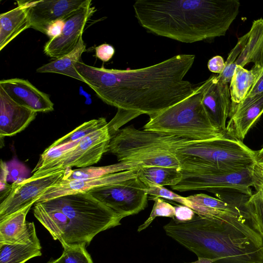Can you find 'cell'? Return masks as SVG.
Masks as SVG:
<instances>
[{
    "mask_svg": "<svg viewBox=\"0 0 263 263\" xmlns=\"http://www.w3.org/2000/svg\"><path fill=\"white\" fill-rule=\"evenodd\" d=\"M251 168L236 171L206 166L184 167L180 168L181 181L171 187L179 192L204 190L215 194L230 190L250 197L254 185Z\"/></svg>",
    "mask_w": 263,
    "mask_h": 263,
    "instance_id": "cell-8",
    "label": "cell"
},
{
    "mask_svg": "<svg viewBox=\"0 0 263 263\" xmlns=\"http://www.w3.org/2000/svg\"><path fill=\"white\" fill-rule=\"evenodd\" d=\"M138 169L137 168L100 177L85 179L69 180L62 178L47 189L36 202L45 201L60 196L80 192H87L93 189L111 185L135 178L137 177Z\"/></svg>",
    "mask_w": 263,
    "mask_h": 263,
    "instance_id": "cell-15",
    "label": "cell"
},
{
    "mask_svg": "<svg viewBox=\"0 0 263 263\" xmlns=\"http://www.w3.org/2000/svg\"><path fill=\"white\" fill-rule=\"evenodd\" d=\"M33 214L64 249L88 245L99 233L120 225L122 219L88 192L35 202Z\"/></svg>",
    "mask_w": 263,
    "mask_h": 263,
    "instance_id": "cell-4",
    "label": "cell"
},
{
    "mask_svg": "<svg viewBox=\"0 0 263 263\" xmlns=\"http://www.w3.org/2000/svg\"><path fill=\"white\" fill-rule=\"evenodd\" d=\"M32 205L0 220V244L28 243L39 240L34 223L26 220Z\"/></svg>",
    "mask_w": 263,
    "mask_h": 263,
    "instance_id": "cell-20",
    "label": "cell"
},
{
    "mask_svg": "<svg viewBox=\"0 0 263 263\" xmlns=\"http://www.w3.org/2000/svg\"><path fill=\"white\" fill-rule=\"evenodd\" d=\"M95 11V8L91 6L90 1L66 19L61 33L45 44L44 53L55 60L71 52L77 46L86 24Z\"/></svg>",
    "mask_w": 263,
    "mask_h": 263,
    "instance_id": "cell-13",
    "label": "cell"
},
{
    "mask_svg": "<svg viewBox=\"0 0 263 263\" xmlns=\"http://www.w3.org/2000/svg\"><path fill=\"white\" fill-rule=\"evenodd\" d=\"M255 163L263 168V147L255 151Z\"/></svg>",
    "mask_w": 263,
    "mask_h": 263,
    "instance_id": "cell-41",
    "label": "cell"
},
{
    "mask_svg": "<svg viewBox=\"0 0 263 263\" xmlns=\"http://www.w3.org/2000/svg\"><path fill=\"white\" fill-rule=\"evenodd\" d=\"M107 125L73 142L46 148L28 178H39L67 167L84 168L97 163L108 151L111 137Z\"/></svg>",
    "mask_w": 263,
    "mask_h": 263,
    "instance_id": "cell-7",
    "label": "cell"
},
{
    "mask_svg": "<svg viewBox=\"0 0 263 263\" xmlns=\"http://www.w3.org/2000/svg\"><path fill=\"white\" fill-rule=\"evenodd\" d=\"M175 219L178 221L184 222L191 220L195 213L191 208L184 205L176 204Z\"/></svg>",
    "mask_w": 263,
    "mask_h": 263,
    "instance_id": "cell-37",
    "label": "cell"
},
{
    "mask_svg": "<svg viewBox=\"0 0 263 263\" xmlns=\"http://www.w3.org/2000/svg\"><path fill=\"white\" fill-rule=\"evenodd\" d=\"M108 122L105 118L101 117L84 122L64 136L55 141L47 149L73 142L105 127Z\"/></svg>",
    "mask_w": 263,
    "mask_h": 263,
    "instance_id": "cell-29",
    "label": "cell"
},
{
    "mask_svg": "<svg viewBox=\"0 0 263 263\" xmlns=\"http://www.w3.org/2000/svg\"><path fill=\"white\" fill-rule=\"evenodd\" d=\"M231 95L228 83L218 75H213L203 82L202 103L212 124L226 133V122L231 108Z\"/></svg>",
    "mask_w": 263,
    "mask_h": 263,
    "instance_id": "cell-14",
    "label": "cell"
},
{
    "mask_svg": "<svg viewBox=\"0 0 263 263\" xmlns=\"http://www.w3.org/2000/svg\"><path fill=\"white\" fill-rule=\"evenodd\" d=\"M96 56L104 62L109 61L115 53L114 47L108 44H102L95 48Z\"/></svg>",
    "mask_w": 263,
    "mask_h": 263,
    "instance_id": "cell-36",
    "label": "cell"
},
{
    "mask_svg": "<svg viewBox=\"0 0 263 263\" xmlns=\"http://www.w3.org/2000/svg\"><path fill=\"white\" fill-rule=\"evenodd\" d=\"M263 94V68L246 98H249Z\"/></svg>",
    "mask_w": 263,
    "mask_h": 263,
    "instance_id": "cell-39",
    "label": "cell"
},
{
    "mask_svg": "<svg viewBox=\"0 0 263 263\" xmlns=\"http://www.w3.org/2000/svg\"><path fill=\"white\" fill-rule=\"evenodd\" d=\"M17 3V7L0 14L1 51L22 32L30 28L24 1Z\"/></svg>",
    "mask_w": 263,
    "mask_h": 263,
    "instance_id": "cell-22",
    "label": "cell"
},
{
    "mask_svg": "<svg viewBox=\"0 0 263 263\" xmlns=\"http://www.w3.org/2000/svg\"><path fill=\"white\" fill-rule=\"evenodd\" d=\"M246 219H211L195 214L190 220L172 219L166 235L213 263H263V239Z\"/></svg>",
    "mask_w": 263,
    "mask_h": 263,
    "instance_id": "cell-3",
    "label": "cell"
},
{
    "mask_svg": "<svg viewBox=\"0 0 263 263\" xmlns=\"http://www.w3.org/2000/svg\"><path fill=\"white\" fill-rule=\"evenodd\" d=\"M239 6L238 0H137L133 4L142 27L185 43L224 35Z\"/></svg>",
    "mask_w": 263,
    "mask_h": 263,
    "instance_id": "cell-2",
    "label": "cell"
},
{
    "mask_svg": "<svg viewBox=\"0 0 263 263\" xmlns=\"http://www.w3.org/2000/svg\"><path fill=\"white\" fill-rule=\"evenodd\" d=\"M65 20L57 21L52 24L48 29L46 35L50 39L59 35L62 31Z\"/></svg>",
    "mask_w": 263,
    "mask_h": 263,
    "instance_id": "cell-40",
    "label": "cell"
},
{
    "mask_svg": "<svg viewBox=\"0 0 263 263\" xmlns=\"http://www.w3.org/2000/svg\"><path fill=\"white\" fill-rule=\"evenodd\" d=\"M85 51L86 46L81 36L77 46L71 52L39 67L36 72L61 74L85 83L82 77L77 71L74 64L79 61L82 53Z\"/></svg>",
    "mask_w": 263,
    "mask_h": 263,
    "instance_id": "cell-23",
    "label": "cell"
},
{
    "mask_svg": "<svg viewBox=\"0 0 263 263\" xmlns=\"http://www.w3.org/2000/svg\"><path fill=\"white\" fill-rule=\"evenodd\" d=\"M8 174L7 164L1 160L0 177L1 201L7 196L11 189V185L7 183Z\"/></svg>",
    "mask_w": 263,
    "mask_h": 263,
    "instance_id": "cell-35",
    "label": "cell"
},
{
    "mask_svg": "<svg viewBox=\"0 0 263 263\" xmlns=\"http://www.w3.org/2000/svg\"><path fill=\"white\" fill-rule=\"evenodd\" d=\"M244 209L252 228L263 239V204L257 192L246 201Z\"/></svg>",
    "mask_w": 263,
    "mask_h": 263,
    "instance_id": "cell-30",
    "label": "cell"
},
{
    "mask_svg": "<svg viewBox=\"0 0 263 263\" xmlns=\"http://www.w3.org/2000/svg\"><path fill=\"white\" fill-rule=\"evenodd\" d=\"M135 168H137L128 161L119 162L116 164L103 166H89L77 170H72L71 167H67L65 168L63 179L72 180L97 178Z\"/></svg>",
    "mask_w": 263,
    "mask_h": 263,
    "instance_id": "cell-27",
    "label": "cell"
},
{
    "mask_svg": "<svg viewBox=\"0 0 263 263\" xmlns=\"http://www.w3.org/2000/svg\"><path fill=\"white\" fill-rule=\"evenodd\" d=\"M240 52L233 64L225 66L219 76L221 80L230 82L237 66L243 67L249 63L255 67H263V18L254 21L250 30L238 39Z\"/></svg>",
    "mask_w": 263,
    "mask_h": 263,
    "instance_id": "cell-16",
    "label": "cell"
},
{
    "mask_svg": "<svg viewBox=\"0 0 263 263\" xmlns=\"http://www.w3.org/2000/svg\"><path fill=\"white\" fill-rule=\"evenodd\" d=\"M195 55L180 54L147 67L107 69L74 64L87 84L104 103L117 108L113 118L118 128L142 114L150 117L190 96L196 86L184 79Z\"/></svg>",
    "mask_w": 263,
    "mask_h": 263,
    "instance_id": "cell-1",
    "label": "cell"
},
{
    "mask_svg": "<svg viewBox=\"0 0 263 263\" xmlns=\"http://www.w3.org/2000/svg\"><path fill=\"white\" fill-rule=\"evenodd\" d=\"M146 187L137 177L87 192L123 218L137 214L146 207Z\"/></svg>",
    "mask_w": 263,
    "mask_h": 263,
    "instance_id": "cell-10",
    "label": "cell"
},
{
    "mask_svg": "<svg viewBox=\"0 0 263 263\" xmlns=\"http://www.w3.org/2000/svg\"><path fill=\"white\" fill-rule=\"evenodd\" d=\"M0 87L12 100L37 112H47L54 109L49 96L28 80L20 78L2 80Z\"/></svg>",
    "mask_w": 263,
    "mask_h": 263,
    "instance_id": "cell-17",
    "label": "cell"
},
{
    "mask_svg": "<svg viewBox=\"0 0 263 263\" xmlns=\"http://www.w3.org/2000/svg\"><path fill=\"white\" fill-rule=\"evenodd\" d=\"M190 139L163 133L139 130L133 125L120 129L110 139L109 149L119 162L138 154L155 151L174 153Z\"/></svg>",
    "mask_w": 263,
    "mask_h": 263,
    "instance_id": "cell-9",
    "label": "cell"
},
{
    "mask_svg": "<svg viewBox=\"0 0 263 263\" xmlns=\"http://www.w3.org/2000/svg\"><path fill=\"white\" fill-rule=\"evenodd\" d=\"M174 154L180 162V168L206 166L241 171L250 168L255 164V151L227 134L215 138L188 142Z\"/></svg>",
    "mask_w": 263,
    "mask_h": 263,
    "instance_id": "cell-6",
    "label": "cell"
},
{
    "mask_svg": "<svg viewBox=\"0 0 263 263\" xmlns=\"http://www.w3.org/2000/svg\"><path fill=\"white\" fill-rule=\"evenodd\" d=\"M37 112L12 100L0 87V138L24 130L35 118Z\"/></svg>",
    "mask_w": 263,
    "mask_h": 263,
    "instance_id": "cell-18",
    "label": "cell"
},
{
    "mask_svg": "<svg viewBox=\"0 0 263 263\" xmlns=\"http://www.w3.org/2000/svg\"><path fill=\"white\" fill-rule=\"evenodd\" d=\"M123 161L130 162L137 168L159 166L180 168V162L174 154L168 151H155L133 155Z\"/></svg>",
    "mask_w": 263,
    "mask_h": 263,
    "instance_id": "cell-28",
    "label": "cell"
},
{
    "mask_svg": "<svg viewBox=\"0 0 263 263\" xmlns=\"http://www.w3.org/2000/svg\"><path fill=\"white\" fill-rule=\"evenodd\" d=\"M186 206L196 214L208 219L227 220L238 218L248 220L246 213L238 207L223 200L205 194H197L186 197Z\"/></svg>",
    "mask_w": 263,
    "mask_h": 263,
    "instance_id": "cell-19",
    "label": "cell"
},
{
    "mask_svg": "<svg viewBox=\"0 0 263 263\" xmlns=\"http://www.w3.org/2000/svg\"><path fill=\"white\" fill-rule=\"evenodd\" d=\"M203 82L196 86L190 96L149 117L143 126L148 131L181 136L191 140H204L226 133L212 124L202 103Z\"/></svg>",
    "mask_w": 263,
    "mask_h": 263,
    "instance_id": "cell-5",
    "label": "cell"
},
{
    "mask_svg": "<svg viewBox=\"0 0 263 263\" xmlns=\"http://www.w3.org/2000/svg\"><path fill=\"white\" fill-rule=\"evenodd\" d=\"M262 113L263 95L251 104L242 106L231 104L226 134L242 141Z\"/></svg>",
    "mask_w": 263,
    "mask_h": 263,
    "instance_id": "cell-21",
    "label": "cell"
},
{
    "mask_svg": "<svg viewBox=\"0 0 263 263\" xmlns=\"http://www.w3.org/2000/svg\"><path fill=\"white\" fill-rule=\"evenodd\" d=\"M137 177L146 186L153 184L173 186L181 181L182 174L179 168L149 166L139 168Z\"/></svg>",
    "mask_w": 263,
    "mask_h": 263,
    "instance_id": "cell-24",
    "label": "cell"
},
{
    "mask_svg": "<svg viewBox=\"0 0 263 263\" xmlns=\"http://www.w3.org/2000/svg\"><path fill=\"white\" fill-rule=\"evenodd\" d=\"M256 191L258 193L260 199L263 204V191L261 190H256Z\"/></svg>",
    "mask_w": 263,
    "mask_h": 263,
    "instance_id": "cell-43",
    "label": "cell"
},
{
    "mask_svg": "<svg viewBox=\"0 0 263 263\" xmlns=\"http://www.w3.org/2000/svg\"><path fill=\"white\" fill-rule=\"evenodd\" d=\"M47 263H58V260H57V259L55 260H51L50 261H49Z\"/></svg>",
    "mask_w": 263,
    "mask_h": 263,
    "instance_id": "cell-44",
    "label": "cell"
},
{
    "mask_svg": "<svg viewBox=\"0 0 263 263\" xmlns=\"http://www.w3.org/2000/svg\"><path fill=\"white\" fill-rule=\"evenodd\" d=\"M40 240L28 243L0 244V263H25L42 255Z\"/></svg>",
    "mask_w": 263,
    "mask_h": 263,
    "instance_id": "cell-26",
    "label": "cell"
},
{
    "mask_svg": "<svg viewBox=\"0 0 263 263\" xmlns=\"http://www.w3.org/2000/svg\"><path fill=\"white\" fill-rule=\"evenodd\" d=\"M85 247L78 245L64 248L62 254L57 259L58 263H93Z\"/></svg>",
    "mask_w": 263,
    "mask_h": 263,
    "instance_id": "cell-32",
    "label": "cell"
},
{
    "mask_svg": "<svg viewBox=\"0 0 263 263\" xmlns=\"http://www.w3.org/2000/svg\"><path fill=\"white\" fill-rule=\"evenodd\" d=\"M149 199L154 201L152 212L148 218L138 228V232L147 228L157 217L175 219V209L174 206L159 197L150 196Z\"/></svg>",
    "mask_w": 263,
    "mask_h": 263,
    "instance_id": "cell-31",
    "label": "cell"
},
{
    "mask_svg": "<svg viewBox=\"0 0 263 263\" xmlns=\"http://www.w3.org/2000/svg\"><path fill=\"white\" fill-rule=\"evenodd\" d=\"M226 66L225 62L222 57L216 55L210 59L208 63L209 70L219 74L222 73Z\"/></svg>",
    "mask_w": 263,
    "mask_h": 263,
    "instance_id": "cell-38",
    "label": "cell"
},
{
    "mask_svg": "<svg viewBox=\"0 0 263 263\" xmlns=\"http://www.w3.org/2000/svg\"><path fill=\"white\" fill-rule=\"evenodd\" d=\"M262 68L253 66L249 70L241 66H236L229 86L231 104H238L246 98Z\"/></svg>",
    "mask_w": 263,
    "mask_h": 263,
    "instance_id": "cell-25",
    "label": "cell"
},
{
    "mask_svg": "<svg viewBox=\"0 0 263 263\" xmlns=\"http://www.w3.org/2000/svg\"><path fill=\"white\" fill-rule=\"evenodd\" d=\"M65 171L61 170L39 178H28L19 183H12L10 192L1 201L0 220L34 204L47 189L63 178Z\"/></svg>",
    "mask_w": 263,
    "mask_h": 263,
    "instance_id": "cell-11",
    "label": "cell"
},
{
    "mask_svg": "<svg viewBox=\"0 0 263 263\" xmlns=\"http://www.w3.org/2000/svg\"><path fill=\"white\" fill-rule=\"evenodd\" d=\"M8 167V181L19 183L28 179L29 171L22 163L13 159L7 163Z\"/></svg>",
    "mask_w": 263,
    "mask_h": 263,
    "instance_id": "cell-34",
    "label": "cell"
},
{
    "mask_svg": "<svg viewBox=\"0 0 263 263\" xmlns=\"http://www.w3.org/2000/svg\"><path fill=\"white\" fill-rule=\"evenodd\" d=\"M186 263H213L210 260L203 258H198V259L192 262Z\"/></svg>",
    "mask_w": 263,
    "mask_h": 263,
    "instance_id": "cell-42",
    "label": "cell"
},
{
    "mask_svg": "<svg viewBox=\"0 0 263 263\" xmlns=\"http://www.w3.org/2000/svg\"><path fill=\"white\" fill-rule=\"evenodd\" d=\"M145 190L148 196L162 198L185 206L189 202L186 197L181 196L162 186L148 184L146 185Z\"/></svg>",
    "mask_w": 263,
    "mask_h": 263,
    "instance_id": "cell-33",
    "label": "cell"
},
{
    "mask_svg": "<svg viewBox=\"0 0 263 263\" xmlns=\"http://www.w3.org/2000/svg\"><path fill=\"white\" fill-rule=\"evenodd\" d=\"M91 0L29 1L26 7L30 28L46 34L53 23L66 20L76 13Z\"/></svg>",
    "mask_w": 263,
    "mask_h": 263,
    "instance_id": "cell-12",
    "label": "cell"
}]
</instances>
